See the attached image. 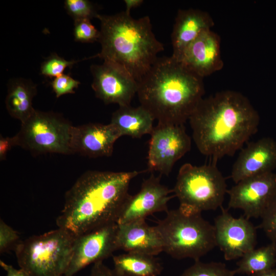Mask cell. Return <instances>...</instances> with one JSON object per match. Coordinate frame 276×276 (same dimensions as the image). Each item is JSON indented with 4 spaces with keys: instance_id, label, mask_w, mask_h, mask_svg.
I'll use <instances>...</instances> for the list:
<instances>
[{
    "instance_id": "1",
    "label": "cell",
    "mask_w": 276,
    "mask_h": 276,
    "mask_svg": "<svg viewBox=\"0 0 276 276\" xmlns=\"http://www.w3.org/2000/svg\"><path fill=\"white\" fill-rule=\"evenodd\" d=\"M189 121L199 152L216 161L242 148L258 131L260 116L245 96L225 90L203 98Z\"/></svg>"
},
{
    "instance_id": "2",
    "label": "cell",
    "mask_w": 276,
    "mask_h": 276,
    "mask_svg": "<svg viewBox=\"0 0 276 276\" xmlns=\"http://www.w3.org/2000/svg\"><path fill=\"white\" fill-rule=\"evenodd\" d=\"M147 171L85 172L66 191L57 226L76 237L117 223L131 181Z\"/></svg>"
},
{
    "instance_id": "3",
    "label": "cell",
    "mask_w": 276,
    "mask_h": 276,
    "mask_svg": "<svg viewBox=\"0 0 276 276\" xmlns=\"http://www.w3.org/2000/svg\"><path fill=\"white\" fill-rule=\"evenodd\" d=\"M203 79L172 56L158 57L137 81L140 105L158 123L183 125L203 98Z\"/></svg>"
},
{
    "instance_id": "4",
    "label": "cell",
    "mask_w": 276,
    "mask_h": 276,
    "mask_svg": "<svg viewBox=\"0 0 276 276\" xmlns=\"http://www.w3.org/2000/svg\"><path fill=\"white\" fill-rule=\"evenodd\" d=\"M100 21L99 57L125 71L139 81L164 49L156 38L149 16L133 18L125 11L113 15L99 14Z\"/></svg>"
},
{
    "instance_id": "5",
    "label": "cell",
    "mask_w": 276,
    "mask_h": 276,
    "mask_svg": "<svg viewBox=\"0 0 276 276\" xmlns=\"http://www.w3.org/2000/svg\"><path fill=\"white\" fill-rule=\"evenodd\" d=\"M166 213L155 226L164 251L173 258L200 260L217 246L214 225L205 220L201 213L180 207Z\"/></svg>"
},
{
    "instance_id": "6",
    "label": "cell",
    "mask_w": 276,
    "mask_h": 276,
    "mask_svg": "<svg viewBox=\"0 0 276 276\" xmlns=\"http://www.w3.org/2000/svg\"><path fill=\"white\" fill-rule=\"evenodd\" d=\"M75 237L59 228L21 241L14 250L20 268L29 276H64Z\"/></svg>"
},
{
    "instance_id": "7",
    "label": "cell",
    "mask_w": 276,
    "mask_h": 276,
    "mask_svg": "<svg viewBox=\"0 0 276 276\" xmlns=\"http://www.w3.org/2000/svg\"><path fill=\"white\" fill-rule=\"evenodd\" d=\"M227 191L225 179L215 164H183L173 189L180 207L200 213L221 208Z\"/></svg>"
},
{
    "instance_id": "8",
    "label": "cell",
    "mask_w": 276,
    "mask_h": 276,
    "mask_svg": "<svg viewBox=\"0 0 276 276\" xmlns=\"http://www.w3.org/2000/svg\"><path fill=\"white\" fill-rule=\"evenodd\" d=\"M73 125L59 114L35 110L14 136L16 146L36 154H72Z\"/></svg>"
},
{
    "instance_id": "9",
    "label": "cell",
    "mask_w": 276,
    "mask_h": 276,
    "mask_svg": "<svg viewBox=\"0 0 276 276\" xmlns=\"http://www.w3.org/2000/svg\"><path fill=\"white\" fill-rule=\"evenodd\" d=\"M150 135L147 170L168 176L175 163L190 150L191 137L184 125L160 123Z\"/></svg>"
},
{
    "instance_id": "10",
    "label": "cell",
    "mask_w": 276,
    "mask_h": 276,
    "mask_svg": "<svg viewBox=\"0 0 276 276\" xmlns=\"http://www.w3.org/2000/svg\"><path fill=\"white\" fill-rule=\"evenodd\" d=\"M228 208L239 209L247 218H262L276 196L273 172L243 179L227 191Z\"/></svg>"
},
{
    "instance_id": "11",
    "label": "cell",
    "mask_w": 276,
    "mask_h": 276,
    "mask_svg": "<svg viewBox=\"0 0 276 276\" xmlns=\"http://www.w3.org/2000/svg\"><path fill=\"white\" fill-rule=\"evenodd\" d=\"M117 223L108 224L75 237L72 256L64 276H74L86 266L103 261L118 250Z\"/></svg>"
},
{
    "instance_id": "12",
    "label": "cell",
    "mask_w": 276,
    "mask_h": 276,
    "mask_svg": "<svg viewBox=\"0 0 276 276\" xmlns=\"http://www.w3.org/2000/svg\"><path fill=\"white\" fill-rule=\"evenodd\" d=\"M215 219L216 245L223 252L226 260L242 258L255 248L257 242L256 228L244 216L235 218L227 209Z\"/></svg>"
},
{
    "instance_id": "13",
    "label": "cell",
    "mask_w": 276,
    "mask_h": 276,
    "mask_svg": "<svg viewBox=\"0 0 276 276\" xmlns=\"http://www.w3.org/2000/svg\"><path fill=\"white\" fill-rule=\"evenodd\" d=\"M160 175L152 174L142 183L139 191L125 199L117 221L118 224L145 219L155 213L167 212L168 203L174 195L173 190L160 183Z\"/></svg>"
},
{
    "instance_id": "14",
    "label": "cell",
    "mask_w": 276,
    "mask_h": 276,
    "mask_svg": "<svg viewBox=\"0 0 276 276\" xmlns=\"http://www.w3.org/2000/svg\"><path fill=\"white\" fill-rule=\"evenodd\" d=\"M91 87L97 98L105 104L130 105L137 93V81L118 66L104 62L90 66Z\"/></svg>"
},
{
    "instance_id": "15",
    "label": "cell",
    "mask_w": 276,
    "mask_h": 276,
    "mask_svg": "<svg viewBox=\"0 0 276 276\" xmlns=\"http://www.w3.org/2000/svg\"><path fill=\"white\" fill-rule=\"evenodd\" d=\"M177 60L202 78L221 70L224 63L220 36L212 29L203 31L186 48Z\"/></svg>"
},
{
    "instance_id": "16",
    "label": "cell",
    "mask_w": 276,
    "mask_h": 276,
    "mask_svg": "<svg viewBox=\"0 0 276 276\" xmlns=\"http://www.w3.org/2000/svg\"><path fill=\"white\" fill-rule=\"evenodd\" d=\"M121 136L111 124L88 123L73 126L70 148L72 154L89 157L112 155L116 141Z\"/></svg>"
},
{
    "instance_id": "17",
    "label": "cell",
    "mask_w": 276,
    "mask_h": 276,
    "mask_svg": "<svg viewBox=\"0 0 276 276\" xmlns=\"http://www.w3.org/2000/svg\"><path fill=\"white\" fill-rule=\"evenodd\" d=\"M276 168V142L265 137L248 144L240 152L231 171L235 183L245 178L272 172Z\"/></svg>"
},
{
    "instance_id": "18",
    "label": "cell",
    "mask_w": 276,
    "mask_h": 276,
    "mask_svg": "<svg viewBox=\"0 0 276 276\" xmlns=\"http://www.w3.org/2000/svg\"><path fill=\"white\" fill-rule=\"evenodd\" d=\"M118 225V250L153 256L164 251L163 242L155 226L149 225L145 219Z\"/></svg>"
},
{
    "instance_id": "19",
    "label": "cell",
    "mask_w": 276,
    "mask_h": 276,
    "mask_svg": "<svg viewBox=\"0 0 276 276\" xmlns=\"http://www.w3.org/2000/svg\"><path fill=\"white\" fill-rule=\"evenodd\" d=\"M214 25L213 18L206 11L193 8L178 10L171 35L172 56L178 60L190 43Z\"/></svg>"
},
{
    "instance_id": "20",
    "label": "cell",
    "mask_w": 276,
    "mask_h": 276,
    "mask_svg": "<svg viewBox=\"0 0 276 276\" xmlns=\"http://www.w3.org/2000/svg\"><path fill=\"white\" fill-rule=\"evenodd\" d=\"M154 118L143 107L130 105L119 106L112 114L110 124L118 130L121 136L128 135L140 138L151 134L154 126Z\"/></svg>"
},
{
    "instance_id": "21",
    "label": "cell",
    "mask_w": 276,
    "mask_h": 276,
    "mask_svg": "<svg viewBox=\"0 0 276 276\" xmlns=\"http://www.w3.org/2000/svg\"><path fill=\"white\" fill-rule=\"evenodd\" d=\"M36 94V85L32 81L24 78L11 80L5 100L9 114L24 122L35 110L32 101Z\"/></svg>"
},
{
    "instance_id": "22",
    "label": "cell",
    "mask_w": 276,
    "mask_h": 276,
    "mask_svg": "<svg viewBox=\"0 0 276 276\" xmlns=\"http://www.w3.org/2000/svg\"><path fill=\"white\" fill-rule=\"evenodd\" d=\"M113 270L119 276H158L163 267L154 256L126 252L112 257Z\"/></svg>"
},
{
    "instance_id": "23",
    "label": "cell",
    "mask_w": 276,
    "mask_h": 276,
    "mask_svg": "<svg viewBox=\"0 0 276 276\" xmlns=\"http://www.w3.org/2000/svg\"><path fill=\"white\" fill-rule=\"evenodd\" d=\"M238 262L236 274L248 275L258 274L273 268L276 264V243L254 248L244 255Z\"/></svg>"
},
{
    "instance_id": "24",
    "label": "cell",
    "mask_w": 276,
    "mask_h": 276,
    "mask_svg": "<svg viewBox=\"0 0 276 276\" xmlns=\"http://www.w3.org/2000/svg\"><path fill=\"white\" fill-rule=\"evenodd\" d=\"M235 274L234 270L229 269L223 263H203L198 260L179 276H235Z\"/></svg>"
},
{
    "instance_id": "25",
    "label": "cell",
    "mask_w": 276,
    "mask_h": 276,
    "mask_svg": "<svg viewBox=\"0 0 276 276\" xmlns=\"http://www.w3.org/2000/svg\"><path fill=\"white\" fill-rule=\"evenodd\" d=\"M64 8L74 19H91L97 18L99 13L96 6L87 0H66Z\"/></svg>"
},
{
    "instance_id": "26",
    "label": "cell",
    "mask_w": 276,
    "mask_h": 276,
    "mask_svg": "<svg viewBox=\"0 0 276 276\" xmlns=\"http://www.w3.org/2000/svg\"><path fill=\"white\" fill-rule=\"evenodd\" d=\"M81 60H67L53 53L47 57L41 63L40 66L41 74L47 77H57L62 74L67 67H71L75 63Z\"/></svg>"
},
{
    "instance_id": "27",
    "label": "cell",
    "mask_w": 276,
    "mask_h": 276,
    "mask_svg": "<svg viewBox=\"0 0 276 276\" xmlns=\"http://www.w3.org/2000/svg\"><path fill=\"white\" fill-rule=\"evenodd\" d=\"M73 33L75 40L83 43L98 41L100 37V30L87 19L74 20Z\"/></svg>"
},
{
    "instance_id": "28",
    "label": "cell",
    "mask_w": 276,
    "mask_h": 276,
    "mask_svg": "<svg viewBox=\"0 0 276 276\" xmlns=\"http://www.w3.org/2000/svg\"><path fill=\"white\" fill-rule=\"evenodd\" d=\"M20 241L18 233L1 219L0 253L3 254L11 249L14 250Z\"/></svg>"
},
{
    "instance_id": "29",
    "label": "cell",
    "mask_w": 276,
    "mask_h": 276,
    "mask_svg": "<svg viewBox=\"0 0 276 276\" xmlns=\"http://www.w3.org/2000/svg\"><path fill=\"white\" fill-rule=\"evenodd\" d=\"M261 219L259 227L271 242L276 243V196Z\"/></svg>"
},
{
    "instance_id": "30",
    "label": "cell",
    "mask_w": 276,
    "mask_h": 276,
    "mask_svg": "<svg viewBox=\"0 0 276 276\" xmlns=\"http://www.w3.org/2000/svg\"><path fill=\"white\" fill-rule=\"evenodd\" d=\"M80 84L78 80L68 75L62 74L54 78L51 85L57 98L62 95L74 94V89L77 88Z\"/></svg>"
},
{
    "instance_id": "31",
    "label": "cell",
    "mask_w": 276,
    "mask_h": 276,
    "mask_svg": "<svg viewBox=\"0 0 276 276\" xmlns=\"http://www.w3.org/2000/svg\"><path fill=\"white\" fill-rule=\"evenodd\" d=\"M87 276H119L113 269H110L103 262L93 264L89 274Z\"/></svg>"
},
{
    "instance_id": "32",
    "label": "cell",
    "mask_w": 276,
    "mask_h": 276,
    "mask_svg": "<svg viewBox=\"0 0 276 276\" xmlns=\"http://www.w3.org/2000/svg\"><path fill=\"white\" fill-rule=\"evenodd\" d=\"M16 146L14 136L12 137L0 136V160L6 159L8 152L13 146Z\"/></svg>"
},
{
    "instance_id": "33",
    "label": "cell",
    "mask_w": 276,
    "mask_h": 276,
    "mask_svg": "<svg viewBox=\"0 0 276 276\" xmlns=\"http://www.w3.org/2000/svg\"><path fill=\"white\" fill-rule=\"evenodd\" d=\"M0 265L6 272V276H29L22 269H16L3 261H0Z\"/></svg>"
},
{
    "instance_id": "34",
    "label": "cell",
    "mask_w": 276,
    "mask_h": 276,
    "mask_svg": "<svg viewBox=\"0 0 276 276\" xmlns=\"http://www.w3.org/2000/svg\"><path fill=\"white\" fill-rule=\"evenodd\" d=\"M124 3L126 6L125 11L130 14V11L132 9L141 6L144 2L143 0H124Z\"/></svg>"
},
{
    "instance_id": "35",
    "label": "cell",
    "mask_w": 276,
    "mask_h": 276,
    "mask_svg": "<svg viewBox=\"0 0 276 276\" xmlns=\"http://www.w3.org/2000/svg\"><path fill=\"white\" fill-rule=\"evenodd\" d=\"M250 276H276V268H272L267 271Z\"/></svg>"
}]
</instances>
